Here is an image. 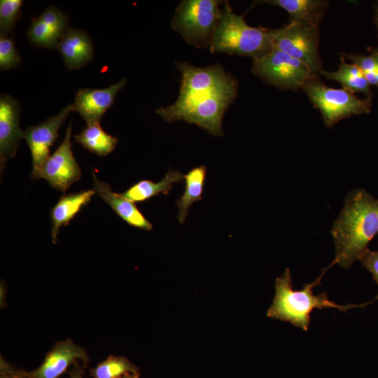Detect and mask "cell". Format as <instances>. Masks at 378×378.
I'll use <instances>...</instances> for the list:
<instances>
[{
  "instance_id": "cell-33",
  "label": "cell",
  "mask_w": 378,
  "mask_h": 378,
  "mask_svg": "<svg viewBox=\"0 0 378 378\" xmlns=\"http://www.w3.org/2000/svg\"><path fill=\"white\" fill-rule=\"evenodd\" d=\"M374 11H375L374 21H375L376 25H377V27L378 28V2L374 6ZM376 50L378 51V48L376 49Z\"/></svg>"
},
{
  "instance_id": "cell-19",
  "label": "cell",
  "mask_w": 378,
  "mask_h": 378,
  "mask_svg": "<svg viewBox=\"0 0 378 378\" xmlns=\"http://www.w3.org/2000/svg\"><path fill=\"white\" fill-rule=\"evenodd\" d=\"M184 175L179 171L169 169L163 178L158 182L150 180L139 181L120 195L133 202L146 201L160 194L169 195L174 183L181 182Z\"/></svg>"
},
{
  "instance_id": "cell-30",
  "label": "cell",
  "mask_w": 378,
  "mask_h": 378,
  "mask_svg": "<svg viewBox=\"0 0 378 378\" xmlns=\"http://www.w3.org/2000/svg\"><path fill=\"white\" fill-rule=\"evenodd\" d=\"M0 378H28V375L27 372L14 368L1 357Z\"/></svg>"
},
{
  "instance_id": "cell-1",
  "label": "cell",
  "mask_w": 378,
  "mask_h": 378,
  "mask_svg": "<svg viewBox=\"0 0 378 378\" xmlns=\"http://www.w3.org/2000/svg\"><path fill=\"white\" fill-rule=\"evenodd\" d=\"M330 233L335 244V260L330 266L351 267L378 234V199L363 188L349 192Z\"/></svg>"
},
{
  "instance_id": "cell-29",
  "label": "cell",
  "mask_w": 378,
  "mask_h": 378,
  "mask_svg": "<svg viewBox=\"0 0 378 378\" xmlns=\"http://www.w3.org/2000/svg\"><path fill=\"white\" fill-rule=\"evenodd\" d=\"M360 261L363 267L372 274L373 279L378 285V250L372 251L369 248ZM374 299L378 300V295Z\"/></svg>"
},
{
  "instance_id": "cell-3",
  "label": "cell",
  "mask_w": 378,
  "mask_h": 378,
  "mask_svg": "<svg viewBox=\"0 0 378 378\" xmlns=\"http://www.w3.org/2000/svg\"><path fill=\"white\" fill-rule=\"evenodd\" d=\"M209 48L212 53L224 52L255 59L269 52L273 46L269 29L248 25L244 15L234 13L226 2Z\"/></svg>"
},
{
  "instance_id": "cell-23",
  "label": "cell",
  "mask_w": 378,
  "mask_h": 378,
  "mask_svg": "<svg viewBox=\"0 0 378 378\" xmlns=\"http://www.w3.org/2000/svg\"><path fill=\"white\" fill-rule=\"evenodd\" d=\"M131 372L139 368L125 357L111 355L90 370L93 378H120Z\"/></svg>"
},
{
  "instance_id": "cell-25",
  "label": "cell",
  "mask_w": 378,
  "mask_h": 378,
  "mask_svg": "<svg viewBox=\"0 0 378 378\" xmlns=\"http://www.w3.org/2000/svg\"><path fill=\"white\" fill-rule=\"evenodd\" d=\"M22 0L0 1V32L8 36L20 17Z\"/></svg>"
},
{
  "instance_id": "cell-26",
  "label": "cell",
  "mask_w": 378,
  "mask_h": 378,
  "mask_svg": "<svg viewBox=\"0 0 378 378\" xmlns=\"http://www.w3.org/2000/svg\"><path fill=\"white\" fill-rule=\"evenodd\" d=\"M342 55L360 68L370 85L378 88V51L375 50L369 56L352 53L349 55L342 53Z\"/></svg>"
},
{
  "instance_id": "cell-8",
  "label": "cell",
  "mask_w": 378,
  "mask_h": 378,
  "mask_svg": "<svg viewBox=\"0 0 378 378\" xmlns=\"http://www.w3.org/2000/svg\"><path fill=\"white\" fill-rule=\"evenodd\" d=\"M270 32L274 48L303 62L314 74L321 75L323 69L318 53V27L289 22Z\"/></svg>"
},
{
  "instance_id": "cell-10",
  "label": "cell",
  "mask_w": 378,
  "mask_h": 378,
  "mask_svg": "<svg viewBox=\"0 0 378 378\" xmlns=\"http://www.w3.org/2000/svg\"><path fill=\"white\" fill-rule=\"evenodd\" d=\"M71 122L66 130L64 139L46 161L40 176L52 188L63 193L81 176V170L71 150Z\"/></svg>"
},
{
  "instance_id": "cell-4",
  "label": "cell",
  "mask_w": 378,
  "mask_h": 378,
  "mask_svg": "<svg viewBox=\"0 0 378 378\" xmlns=\"http://www.w3.org/2000/svg\"><path fill=\"white\" fill-rule=\"evenodd\" d=\"M221 1L186 0L176 8L171 22L173 30L196 48H209L217 27Z\"/></svg>"
},
{
  "instance_id": "cell-15",
  "label": "cell",
  "mask_w": 378,
  "mask_h": 378,
  "mask_svg": "<svg viewBox=\"0 0 378 378\" xmlns=\"http://www.w3.org/2000/svg\"><path fill=\"white\" fill-rule=\"evenodd\" d=\"M93 190L128 225L146 231L153 229L152 223L144 216L134 202L112 191L110 185L99 181L92 172Z\"/></svg>"
},
{
  "instance_id": "cell-22",
  "label": "cell",
  "mask_w": 378,
  "mask_h": 378,
  "mask_svg": "<svg viewBox=\"0 0 378 378\" xmlns=\"http://www.w3.org/2000/svg\"><path fill=\"white\" fill-rule=\"evenodd\" d=\"M74 141L99 156L110 154L118 143V139L107 134L102 128L100 122L87 124L80 133L74 136Z\"/></svg>"
},
{
  "instance_id": "cell-5",
  "label": "cell",
  "mask_w": 378,
  "mask_h": 378,
  "mask_svg": "<svg viewBox=\"0 0 378 378\" xmlns=\"http://www.w3.org/2000/svg\"><path fill=\"white\" fill-rule=\"evenodd\" d=\"M302 89L313 105L321 113L326 127H332L338 121L351 115L369 113L371 99H361L344 89H335L322 83L318 75H312Z\"/></svg>"
},
{
  "instance_id": "cell-13",
  "label": "cell",
  "mask_w": 378,
  "mask_h": 378,
  "mask_svg": "<svg viewBox=\"0 0 378 378\" xmlns=\"http://www.w3.org/2000/svg\"><path fill=\"white\" fill-rule=\"evenodd\" d=\"M81 361L84 367L89 358L85 350L71 339L57 342L46 354L41 365L27 372L28 378H58L71 364Z\"/></svg>"
},
{
  "instance_id": "cell-24",
  "label": "cell",
  "mask_w": 378,
  "mask_h": 378,
  "mask_svg": "<svg viewBox=\"0 0 378 378\" xmlns=\"http://www.w3.org/2000/svg\"><path fill=\"white\" fill-rule=\"evenodd\" d=\"M29 41L36 46L55 48L62 37L59 33L46 24L38 18L32 20L27 30Z\"/></svg>"
},
{
  "instance_id": "cell-14",
  "label": "cell",
  "mask_w": 378,
  "mask_h": 378,
  "mask_svg": "<svg viewBox=\"0 0 378 378\" xmlns=\"http://www.w3.org/2000/svg\"><path fill=\"white\" fill-rule=\"evenodd\" d=\"M127 83V78L102 89L80 88L75 95L74 103L86 124L100 122L106 111L111 107L118 92Z\"/></svg>"
},
{
  "instance_id": "cell-9",
  "label": "cell",
  "mask_w": 378,
  "mask_h": 378,
  "mask_svg": "<svg viewBox=\"0 0 378 378\" xmlns=\"http://www.w3.org/2000/svg\"><path fill=\"white\" fill-rule=\"evenodd\" d=\"M71 111H76L74 105L69 104L55 115L36 126H29L24 132L31 155L32 178H40L43 164L50 157V148L58 137V131Z\"/></svg>"
},
{
  "instance_id": "cell-11",
  "label": "cell",
  "mask_w": 378,
  "mask_h": 378,
  "mask_svg": "<svg viewBox=\"0 0 378 378\" xmlns=\"http://www.w3.org/2000/svg\"><path fill=\"white\" fill-rule=\"evenodd\" d=\"M181 72L180 94L201 91L237 92V82L220 65L197 67L186 62L177 63Z\"/></svg>"
},
{
  "instance_id": "cell-18",
  "label": "cell",
  "mask_w": 378,
  "mask_h": 378,
  "mask_svg": "<svg viewBox=\"0 0 378 378\" xmlns=\"http://www.w3.org/2000/svg\"><path fill=\"white\" fill-rule=\"evenodd\" d=\"M260 2L284 9L289 14V22L316 27H318L328 7V2L321 0H270Z\"/></svg>"
},
{
  "instance_id": "cell-6",
  "label": "cell",
  "mask_w": 378,
  "mask_h": 378,
  "mask_svg": "<svg viewBox=\"0 0 378 378\" xmlns=\"http://www.w3.org/2000/svg\"><path fill=\"white\" fill-rule=\"evenodd\" d=\"M237 92L214 93L184 106L160 107L156 113L165 121L183 120L195 124L210 134L223 136V118Z\"/></svg>"
},
{
  "instance_id": "cell-27",
  "label": "cell",
  "mask_w": 378,
  "mask_h": 378,
  "mask_svg": "<svg viewBox=\"0 0 378 378\" xmlns=\"http://www.w3.org/2000/svg\"><path fill=\"white\" fill-rule=\"evenodd\" d=\"M21 62L13 37L0 34V69L9 70Z\"/></svg>"
},
{
  "instance_id": "cell-20",
  "label": "cell",
  "mask_w": 378,
  "mask_h": 378,
  "mask_svg": "<svg viewBox=\"0 0 378 378\" xmlns=\"http://www.w3.org/2000/svg\"><path fill=\"white\" fill-rule=\"evenodd\" d=\"M206 176V168L204 165L196 167L184 175L185 190L176 201L178 209L177 218L181 224L185 222L191 205L202 200Z\"/></svg>"
},
{
  "instance_id": "cell-12",
  "label": "cell",
  "mask_w": 378,
  "mask_h": 378,
  "mask_svg": "<svg viewBox=\"0 0 378 378\" xmlns=\"http://www.w3.org/2000/svg\"><path fill=\"white\" fill-rule=\"evenodd\" d=\"M21 106L10 94L0 96V165L4 169L8 159L13 158L24 132L20 127Z\"/></svg>"
},
{
  "instance_id": "cell-31",
  "label": "cell",
  "mask_w": 378,
  "mask_h": 378,
  "mask_svg": "<svg viewBox=\"0 0 378 378\" xmlns=\"http://www.w3.org/2000/svg\"><path fill=\"white\" fill-rule=\"evenodd\" d=\"M83 369L78 361L73 364V367L69 372V378H83Z\"/></svg>"
},
{
  "instance_id": "cell-21",
  "label": "cell",
  "mask_w": 378,
  "mask_h": 378,
  "mask_svg": "<svg viewBox=\"0 0 378 378\" xmlns=\"http://www.w3.org/2000/svg\"><path fill=\"white\" fill-rule=\"evenodd\" d=\"M321 75L342 84L343 89L352 93L363 92L367 98L372 99L370 84L365 78L360 68L355 64H348L343 57H340V64L336 71L328 72L323 70Z\"/></svg>"
},
{
  "instance_id": "cell-17",
  "label": "cell",
  "mask_w": 378,
  "mask_h": 378,
  "mask_svg": "<svg viewBox=\"0 0 378 378\" xmlns=\"http://www.w3.org/2000/svg\"><path fill=\"white\" fill-rule=\"evenodd\" d=\"M95 194L94 190L63 195L50 211L52 221L51 237L53 244L57 242L62 226H67L76 215L85 206Z\"/></svg>"
},
{
  "instance_id": "cell-32",
  "label": "cell",
  "mask_w": 378,
  "mask_h": 378,
  "mask_svg": "<svg viewBox=\"0 0 378 378\" xmlns=\"http://www.w3.org/2000/svg\"><path fill=\"white\" fill-rule=\"evenodd\" d=\"M120 378H140V376L139 372H131L125 374Z\"/></svg>"
},
{
  "instance_id": "cell-7",
  "label": "cell",
  "mask_w": 378,
  "mask_h": 378,
  "mask_svg": "<svg viewBox=\"0 0 378 378\" xmlns=\"http://www.w3.org/2000/svg\"><path fill=\"white\" fill-rule=\"evenodd\" d=\"M251 71L270 85L294 91L314 74L305 63L274 47L253 59Z\"/></svg>"
},
{
  "instance_id": "cell-28",
  "label": "cell",
  "mask_w": 378,
  "mask_h": 378,
  "mask_svg": "<svg viewBox=\"0 0 378 378\" xmlns=\"http://www.w3.org/2000/svg\"><path fill=\"white\" fill-rule=\"evenodd\" d=\"M38 18L62 36L68 29L66 15L53 6L46 8Z\"/></svg>"
},
{
  "instance_id": "cell-16",
  "label": "cell",
  "mask_w": 378,
  "mask_h": 378,
  "mask_svg": "<svg viewBox=\"0 0 378 378\" xmlns=\"http://www.w3.org/2000/svg\"><path fill=\"white\" fill-rule=\"evenodd\" d=\"M56 48L63 57L65 67L69 70L85 66L94 55L93 42L88 34L81 29L68 28L60 38Z\"/></svg>"
},
{
  "instance_id": "cell-2",
  "label": "cell",
  "mask_w": 378,
  "mask_h": 378,
  "mask_svg": "<svg viewBox=\"0 0 378 378\" xmlns=\"http://www.w3.org/2000/svg\"><path fill=\"white\" fill-rule=\"evenodd\" d=\"M318 278L311 284H307L302 289L293 288V281L290 270L286 268L283 274L275 279V294L267 316L284 322L307 331L310 323V314L314 309L335 308L341 312L363 307L370 304L372 300L359 304H339L328 299L326 292L314 295L313 288L320 284Z\"/></svg>"
}]
</instances>
